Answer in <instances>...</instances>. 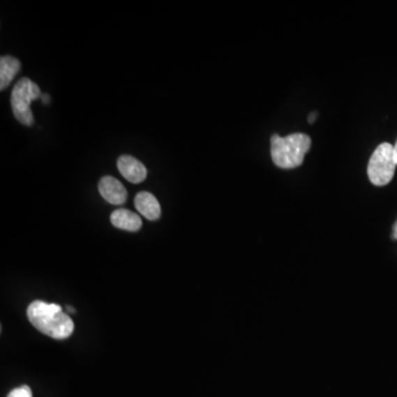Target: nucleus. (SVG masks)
I'll return each instance as SVG.
<instances>
[{
    "mask_svg": "<svg viewBox=\"0 0 397 397\" xmlns=\"http://www.w3.org/2000/svg\"><path fill=\"white\" fill-rule=\"evenodd\" d=\"M27 315L36 329L53 339H66L73 332V320L68 313H63L62 307L58 304L36 300L30 304Z\"/></svg>",
    "mask_w": 397,
    "mask_h": 397,
    "instance_id": "obj_1",
    "label": "nucleus"
},
{
    "mask_svg": "<svg viewBox=\"0 0 397 397\" xmlns=\"http://www.w3.org/2000/svg\"><path fill=\"white\" fill-rule=\"evenodd\" d=\"M271 155L274 163L282 169H294L303 165L306 153L310 150L311 140L303 133L271 137Z\"/></svg>",
    "mask_w": 397,
    "mask_h": 397,
    "instance_id": "obj_2",
    "label": "nucleus"
},
{
    "mask_svg": "<svg viewBox=\"0 0 397 397\" xmlns=\"http://www.w3.org/2000/svg\"><path fill=\"white\" fill-rule=\"evenodd\" d=\"M43 93L33 81L22 77L17 82L11 92V108L19 123L24 126H32L34 123L31 111L32 100L41 98Z\"/></svg>",
    "mask_w": 397,
    "mask_h": 397,
    "instance_id": "obj_3",
    "label": "nucleus"
},
{
    "mask_svg": "<svg viewBox=\"0 0 397 397\" xmlns=\"http://www.w3.org/2000/svg\"><path fill=\"white\" fill-rule=\"evenodd\" d=\"M396 166L394 146L389 142H383L374 150L368 161V179L377 187L387 186L394 178Z\"/></svg>",
    "mask_w": 397,
    "mask_h": 397,
    "instance_id": "obj_4",
    "label": "nucleus"
},
{
    "mask_svg": "<svg viewBox=\"0 0 397 397\" xmlns=\"http://www.w3.org/2000/svg\"><path fill=\"white\" fill-rule=\"evenodd\" d=\"M98 191L108 203L114 205L124 204L128 195L123 183L111 176L103 177L98 183Z\"/></svg>",
    "mask_w": 397,
    "mask_h": 397,
    "instance_id": "obj_5",
    "label": "nucleus"
},
{
    "mask_svg": "<svg viewBox=\"0 0 397 397\" xmlns=\"http://www.w3.org/2000/svg\"><path fill=\"white\" fill-rule=\"evenodd\" d=\"M117 168L121 176L132 183H140L147 178V168L144 163L130 155H123L117 160Z\"/></svg>",
    "mask_w": 397,
    "mask_h": 397,
    "instance_id": "obj_6",
    "label": "nucleus"
},
{
    "mask_svg": "<svg viewBox=\"0 0 397 397\" xmlns=\"http://www.w3.org/2000/svg\"><path fill=\"white\" fill-rule=\"evenodd\" d=\"M135 207L142 216L149 221H156L161 216V208L155 195L147 191L137 193L135 197Z\"/></svg>",
    "mask_w": 397,
    "mask_h": 397,
    "instance_id": "obj_7",
    "label": "nucleus"
},
{
    "mask_svg": "<svg viewBox=\"0 0 397 397\" xmlns=\"http://www.w3.org/2000/svg\"><path fill=\"white\" fill-rule=\"evenodd\" d=\"M111 222L114 227L125 231L137 232L142 227V218L132 211L119 209L111 214Z\"/></svg>",
    "mask_w": 397,
    "mask_h": 397,
    "instance_id": "obj_8",
    "label": "nucleus"
},
{
    "mask_svg": "<svg viewBox=\"0 0 397 397\" xmlns=\"http://www.w3.org/2000/svg\"><path fill=\"white\" fill-rule=\"evenodd\" d=\"M20 68L22 63L18 59L10 56L0 58V90L3 91L9 87Z\"/></svg>",
    "mask_w": 397,
    "mask_h": 397,
    "instance_id": "obj_9",
    "label": "nucleus"
},
{
    "mask_svg": "<svg viewBox=\"0 0 397 397\" xmlns=\"http://www.w3.org/2000/svg\"><path fill=\"white\" fill-rule=\"evenodd\" d=\"M8 397H32L31 389L27 385L15 389L9 393Z\"/></svg>",
    "mask_w": 397,
    "mask_h": 397,
    "instance_id": "obj_10",
    "label": "nucleus"
},
{
    "mask_svg": "<svg viewBox=\"0 0 397 397\" xmlns=\"http://www.w3.org/2000/svg\"><path fill=\"white\" fill-rule=\"evenodd\" d=\"M317 119V112H311L308 116V121H309V124H313L315 121H316Z\"/></svg>",
    "mask_w": 397,
    "mask_h": 397,
    "instance_id": "obj_11",
    "label": "nucleus"
},
{
    "mask_svg": "<svg viewBox=\"0 0 397 397\" xmlns=\"http://www.w3.org/2000/svg\"><path fill=\"white\" fill-rule=\"evenodd\" d=\"M393 239L397 241V220L395 222L394 225H393Z\"/></svg>",
    "mask_w": 397,
    "mask_h": 397,
    "instance_id": "obj_12",
    "label": "nucleus"
},
{
    "mask_svg": "<svg viewBox=\"0 0 397 397\" xmlns=\"http://www.w3.org/2000/svg\"><path fill=\"white\" fill-rule=\"evenodd\" d=\"M41 98H43V102L45 103V104H47V103H49V100H50V96L47 94H43Z\"/></svg>",
    "mask_w": 397,
    "mask_h": 397,
    "instance_id": "obj_13",
    "label": "nucleus"
},
{
    "mask_svg": "<svg viewBox=\"0 0 397 397\" xmlns=\"http://www.w3.org/2000/svg\"><path fill=\"white\" fill-rule=\"evenodd\" d=\"M394 158H395V161H396V165H397V142L394 146Z\"/></svg>",
    "mask_w": 397,
    "mask_h": 397,
    "instance_id": "obj_14",
    "label": "nucleus"
}]
</instances>
